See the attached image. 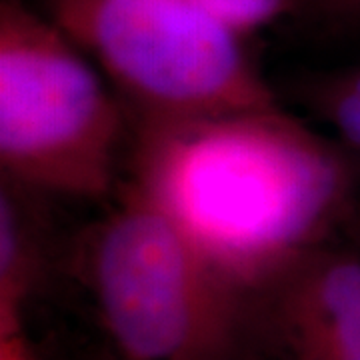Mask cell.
Masks as SVG:
<instances>
[{
	"instance_id": "cell-12",
	"label": "cell",
	"mask_w": 360,
	"mask_h": 360,
	"mask_svg": "<svg viewBox=\"0 0 360 360\" xmlns=\"http://www.w3.org/2000/svg\"><path fill=\"white\" fill-rule=\"evenodd\" d=\"M104 360H120V359H104Z\"/></svg>"
},
{
	"instance_id": "cell-5",
	"label": "cell",
	"mask_w": 360,
	"mask_h": 360,
	"mask_svg": "<svg viewBox=\"0 0 360 360\" xmlns=\"http://www.w3.org/2000/svg\"><path fill=\"white\" fill-rule=\"evenodd\" d=\"M264 295L295 360H360V252L319 246Z\"/></svg>"
},
{
	"instance_id": "cell-11",
	"label": "cell",
	"mask_w": 360,
	"mask_h": 360,
	"mask_svg": "<svg viewBox=\"0 0 360 360\" xmlns=\"http://www.w3.org/2000/svg\"><path fill=\"white\" fill-rule=\"evenodd\" d=\"M356 219H359V232H360V196L356 200Z\"/></svg>"
},
{
	"instance_id": "cell-8",
	"label": "cell",
	"mask_w": 360,
	"mask_h": 360,
	"mask_svg": "<svg viewBox=\"0 0 360 360\" xmlns=\"http://www.w3.org/2000/svg\"><path fill=\"white\" fill-rule=\"evenodd\" d=\"M210 18L245 39L295 11L300 0H193Z\"/></svg>"
},
{
	"instance_id": "cell-7",
	"label": "cell",
	"mask_w": 360,
	"mask_h": 360,
	"mask_svg": "<svg viewBox=\"0 0 360 360\" xmlns=\"http://www.w3.org/2000/svg\"><path fill=\"white\" fill-rule=\"evenodd\" d=\"M310 103L338 141L360 153V66L324 78L312 89Z\"/></svg>"
},
{
	"instance_id": "cell-3",
	"label": "cell",
	"mask_w": 360,
	"mask_h": 360,
	"mask_svg": "<svg viewBox=\"0 0 360 360\" xmlns=\"http://www.w3.org/2000/svg\"><path fill=\"white\" fill-rule=\"evenodd\" d=\"M84 266L120 360H232L248 295L129 184L90 234Z\"/></svg>"
},
{
	"instance_id": "cell-9",
	"label": "cell",
	"mask_w": 360,
	"mask_h": 360,
	"mask_svg": "<svg viewBox=\"0 0 360 360\" xmlns=\"http://www.w3.org/2000/svg\"><path fill=\"white\" fill-rule=\"evenodd\" d=\"M330 18H359L360 0H300Z\"/></svg>"
},
{
	"instance_id": "cell-6",
	"label": "cell",
	"mask_w": 360,
	"mask_h": 360,
	"mask_svg": "<svg viewBox=\"0 0 360 360\" xmlns=\"http://www.w3.org/2000/svg\"><path fill=\"white\" fill-rule=\"evenodd\" d=\"M49 196L0 179V335L22 330L49 258Z\"/></svg>"
},
{
	"instance_id": "cell-1",
	"label": "cell",
	"mask_w": 360,
	"mask_h": 360,
	"mask_svg": "<svg viewBox=\"0 0 360 360\" xmlns=\"http://www.w3.org/2000/svg\"><path fill=\"white\" fill-rule=\"evenodd\" d=\"M130 129V188L245 295L326 245L354 206L347 153L278 106Z\"/></svg>"
},
{
	"instance_id": "cell-4",
	"label": "cell",
	"mask_w": 360,
	"mask_h": 360,
	"mask_svg": "<svg viewBox=\"0 0 360 360\" xmlns=\"http://www.w3.org/2000/svg\"><path fill=\"white\" fill-rule=\"evenodd\" d=\"M134 122L276 106L243 39L193 0H49Z\"/></svg>"
},
{
	"instance_id": "cell-2",
	"label": "cell",
	"mask_w": 360,
	"mask_h": 360,
	"mask_svg": "<svg viewBox=\"0 0 360 360\" xmlns=\"http://www.w3.org/2000/svg\"><path fill=\"white\" fill-rule=\"evenodd\" d=\"M130 116L51 16L0 4V179L44 196L101 198L116 180Z\"/></svg>"
},
{
	"instance_id": "cell-10",
	"label": "cell",
	"mask_w": 360,
	"mask_h": 360,
	"mask_svg": "<svg viewBox=\"0 0 360 360\" xmlns=\"http://www.w3.org/2000/svg\"><path fill=\"white\" fill-rule=\"evenodd\" d=\"M0 360H34L22 330L0 335Z\"/></svg>"
}]
</instances>
